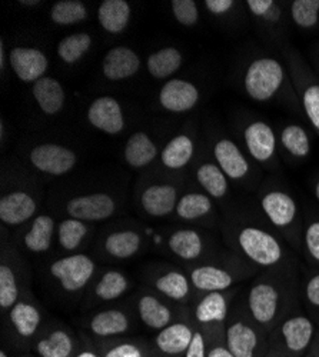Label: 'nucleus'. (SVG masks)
Instances as JSON below:
<instances>
[{
	"label": "nucleus",
	"instance_id": "18",
	"mask_svg": "<svg viewBox=\"0 0 319 357\" xmlns=\"http://www.w3.org/2000/svg\"><path fill=\"white\" fill-rule=\"evenodd\" d=\"M189 279L193 289L204 294L211 291H225L237 282L234 273L228 271L226 267L216 264H200L193 267Z\"/></svg>",
	"mask_w": 319,
	"mask_h": 357
},
{
	"label": "nucleus",
	"instance_id": "45",
	"mask_svg": "<svg viewBox=\"0 0 319 357\" xmlns=\"http://www.w3.org/2000/svg\"><path fill=\"white\" fill-rule=\"evenodd\" d=\"M304 245L308 256L319 264V220H313L305 227Z\"/></svg>",
	"mask_w": 319,
	"mask_h": 357
},
{
	"label": "nucleus",
	"instance_id": "21",
	"mask_svg": "<svg viewBox=\"0 0 319 357\" xmlns=\"http://www.w3.org/2000/svg\"><path fill=\"white\" fill-rule=\"evenodd\" d=\"M140 204L147 215L152 218H165L175 212L178 192L170 185H154L142 193Z\"/></svg>",
	"mask_w": 319,
	"mask_h": 357
},
{
	"label": "nucleus",
	"instance_id": "19",
	"mask_svg": "<svg viewBox=\"0 0 319 357\" xmlns=\"http://www.w3.org/2000/svg\"><path fill=\"white\" fill-rule=\"evenodd\" d=\"M36 202L26 192H12L0 199V219L8 226H19L36 213Z\"/></svg>",
	"mask_w": 319,
	"mask_h": 357
},
{
	"label": "nucleus",
	"instance_id": "23",
	"mask_svg": "<svg viewBox=\"0 0 319 357\" xmlns=\"http://www.w3.org/2000/svg\"><path fill=\"white\" fill-rule=\"evenodd\" d=\"M166 245L170 253L186 261L199 259L205 250L204 236L195 229H179L173 231L169 236Z\"/></svg>",
	"mask_w": 319,
	"mask_h": 357
},
{
	"label": "nucleus",
	"instance_id": "32",
	"mask_svg": "<svg viewBox=\"0 0 319 357\" xmlns=\"http://www.w3.org/2000/svg\"><path fill=\"white\" fill-rule=\"evenodd\" d=\"M158 155L152 139L143 132L132 135L125 147V159L132 167L148 166Z\"/></svg>",
	"mask_w": 319,
	"mask_h": 357
},
{
	"label": "nucleus",
	"instance_id": "54",
	"mask_svg": "<svg viewBox=\"0 0 319 357\" xmlns=\"http://www.w3.org/2000/svg\"><path fill=\"white\" fill-rule=\"evenodd\" d=\"M0 357H13V356L10 354V351L6 347H2V350H0Z\"/></svg>",
	"mask_w": 319,
	"mask_h": 357
},
{
	"label": "nucleus",
	"instance_id": "41",
	"mask_svg": "<svg viewBox=\"0 0 319 357\" xmlns=\"http://www.w3.org/2000/svg\"><path fill=\"white\" fill-rule=\"evenodd\" d=\"M92 45V38L88 33H75L69 35L57 46V53H59L64 62L72 65L80 61L82 56L89 50Z\"/></svg>",
	"mask_w": 319,
	"mask_h": 357
},
{
	"label": "nucleus",
	"instance_id": "31",
	"mask_svg": "<svg viewBox=\"0 0 319 357\" xmlns=\"http://www.w3.org/2000/svg\"><path fill=\"white\" fill-rule=\"evenodd\" d=\"M103 246L106 253L114 259H131L139 252L142 237L133 230L113 231L106 237Z\"/></svg>",
	"mask_w": 319,
	"mask_h": 357
},
{
	"label": "nucleus",
	"instance_id": "25",
	"mask_svg": "<svg viewBox=\"0 0 319 357\" xmlns=\"http://www.w3.org/2000/svg\"><path fill=\"white\" fill-rule=\"evenodd\" d=\"M102 357H159L152 343L142 339L119 337L96 344Z\"/></svg>",
	"mask_w": 319,
	"mask_h": 357
},
{
	"label": "nucleus",
	"instance_id": "8",
	"mask_svg": "<svg viewBox=\"0 0 319 357\" xmlns=\"http://www.w3.org/2000/svg\"><path fill=\"white\" fill-rule=\"evenodd\" d=\"M9 327L16 349L31 351L32 344L40 335L42 313L32 302L19 301L9 310Z\"/></svg>",
	"mask_w": 319,
	"mask_h": 357
},
{
	"label": "nucleus",
	"instance_id": "35",
	"mask_svg": "<svg viewBox=\"0 0 319 357\" xmlns=\"http://www.w3.org/2000/svg\"><path fill=\"white\" fill-rule=\"evenodd\" d=\"M129 289L128 278L119 271L105 272L95 284V296L101 302H112L122 297Z\"/></svg>",
	"mask_w": 319,
	"mask_h": 357
},
{
	"label": "nucleus",
	"instance_id": "14",
	"mask_svg": "<svg viewBox=\"0 0 319 357\" xmlns=\"http://www.w3.org/2000/svg\"><path fill=\"white\" fill-rule=\"evenodd\" d=\"M260 206L268 220L281 230H285L291 227L298 216V207L295 200L286 195L285 192L274 190L267 193L262 200H260Z\"/></svg>",
	"mask_w": 319,
	"mask_h": 357
},
{
	"label": "nucleus",
	"instance_id": "48",
	"mask_svg": "<svg viewBox=\"0 0 319 357\" xmlns=\"http://www.w3.org/2000/svg\"><path fill=\"white\" fill-rule=\"evenodd\" d=\"M304 294H305L306 305L315 312V314H318L319 313V273L311 276L306 280Z\"/></svg>",
	"mask_w": 319,
	"mask_h": 357
},
{
	"label": "nucleus",
	"instance_id": "59",
	"mask_svg": "<svg viewBox=\"0 0 319 357\" xmlns=\"http://www.w3.org/2000/svg\"><path fill=\"white\" fill-rule=\"evenodd\" d=\"M306 357H308V356H306Z\"/></svg>",
	"mask_w": 319,
	"mask_h": 357
},
{
	"label": "nucleus",
	"instance_id": "24",
	"mask_svg": "<svg viewBox=\"0 0 319 357\" xmlns=\"http://www.w3.org/2000/svg\"><path fill=\"white\" fill-rule=\"evenodd\" d=\"M245 142L248 151L258 162H267L275 153V135L274 130L264 122H255L245 130Z\"/></svg>",
	"mask_w": 319,
	"mask_h": 357
},
{
	"label": "nucleus",
	"instance_id": "10",
	"mask_svg": "<svg viewBox=\"0 0 319 357\" xmlns=\"http://www.w3.org/2000/svg\"><path fill=\"white\" fill-rule=\"evenodd\" d=\"M82 342L65 327L40 333L31 347V353L36 357H75Z\"/></svg>",
	"mask_w": 319,
	"mask_h": 357
},
{
	"label": "nucleus",
	"instance_id": "9",
	"mask_svg": "<svg viewBox=\"0 0 319 357\" xmlns=\"http://www.w3.org/2000/svg\"><path fill=\"white\" fill-rule=\"evenodd\" d=\"M196 331V324L177 320L156 332L152 346L159 357H184Z\"/></svg>",
	"mask_w": 319,
	"mask_h": 357
},
{
	"label": "nucleus",
	"instance_id": "50",
	"mask_svg": "<svg viewBox=\"0 0 319 357\" xmlns=\"http://www.w3.org/2000/svg\"><path fill=\"white\" fill-rule=\"evenodd\" d=\"M274 2L272 0H249L248 6L251 9V12L256 16H265L268 15V12L274 8Z\"/></svg>",
	"mask_w": 319,
	"mask_h": 357
},
{
	"label": "nucleus",
	"instance_id": "47",
	"mask_svg": "<svg viewBox=\"0 0 319 357\" xmlns=\"http://www.w3.org/2000/svg\"><path fill=\"white\" fill-rule=\"evenodd\" d=\"M208 347L209 340L207 333L204 331H200L199 327H196L193 339L184 357H208Z\"/></svg>",
	"mask_w": 319,
	"mask_h": 357
},
{
	"label": "nucleus",
	"instance_id": "53",
	"mask_svg": "<svg viewBox=\"0 0 319 357\" xmlns=\"http://www.w3.org/2000/svg\"><path fill=\"white\" fill-rule=\"evenodd\" d=\"M308 357H319V332H318V336L311 347V351L308 353Z\"/></svg>",
	"mask_w": 319,
	"mask_h": 357
},
{
	"label": "nucleus",
	"instance_id": "2",
	"mask_svg": "<svg viewBox=\"0 0 319 357\" xmlns=\"http://www.w3.org/2000/svg\"><path fill=\"white\" fill-rule=\"evenodd\" d=\"M246 309L249 317L268 335L288 314L285 313L283 291L276 283L267 279L258 280L251 286Z\"/></svg>",
	"mask_w": 319,
	"mask_h": 357
},
{
	"label": "nucleus",
	"instance_id": "20",
	"mask_svg": "<svg viewBox=\"0 0 319 357\" xmlns=\"http://www.w3.org/2000/svg\"><path fill=\"white\" fill-rule=\"evenodd\" d=\"M138 316L142 324L154 332H159L177 321L172 309L165 302H162L158 296L151 293L139 297Z\"/></svg>",
	"mask_w": 319,
	"mask_h": 357
},
{
	"label": "nucleus",
	"instance_id": "37",
	"mask_svg": "<svg viewBox=\"0 0 319 357\" xmlns=\"http://www.w3.org/2000/svg\"><path fill=\"white\" fill-rule=\"evenodd\" d=\"M89 233V227L84 222L68 218L61 222L57 227V241L66 252H75L79 249Z\"/></svg>",
	"mask_w": 319,
	"mask_h": 357
},
{
	"label": "nucleus",
	"instance_id": "38",
	"mask_svg": "<svg viewBox=\"0 0 319 357\" xmlns=\"http://www.w3.org/2000/svg\"><path fill=\"white\" fill-rule=\"evenodd\" d=\"M198 182L207 190L211 197L221 199L228 193V181L216 165L205 163L202 165L196 172Z\"/></svg>",
	"mask_w": 319,
	"mask_h": 357
},
{
	"label": "nucleus",
	"instance_id": "6",
	"mask_svg": "<svg viewBox=\"0 0 319 357\" xmlns=\"http://www.w3.org/2000/svg\"><path fill=\"white\" fill-rule=\"evenodd\" d=\"M229 297L226 291H211L200 297L193 309V323L204 331L208 340L223 339L225 323L229 317Z\"/></svg>",
	"mask_w": 319,
	"mask_h": 357
},
{
	"label": "nucleus",
	"instance_id": "5",
	"mask_svg": "<svg viewBox=\"0 0 319 357\" xmlns=\"http://www.w3.org/2000/svg\"><path fill=\"white\" fill-rule=\"evenodd\" d=\"M49 272L65 291L77 293L92 280L96 264L88 255L73 253L53 261Z\"/></svg>",
	"mask_w": 319,
	"mask_h": 357
},
{
	"label": "nucleus",
	"instance_id": "7",
	"mask_svg": "<svg viewBox=\"0 0 319 357\" xmlns=\"http://www.w3.org/2000/svg\"><path fill=\"white\" fill-rule=\"evenodd\" d=\"M283 82V69L275 59H259L246 70L245 89L248 95L258 100H269Z\"/></svg>",
	"mask_w": 319,
	"mask_h": 357
},
{
	"label": "nucleus",
	"instance_id": "52",
	"mask_svg": "<svg viewBox=\"0 0 319 357\" xmlns=\"http://www.w3.org/2000/svg\"><path fill=\"white\" fill-rule=\"evenodd\" d=\"M75 357H102V356H101L99 347L96 344H92L91 342L83 339Z\"/></svg>",
	"mask_w": 319,
	"mask_h": 357
},
{
	"label": "nucleus",
	"instance_id": "27",
	"mask_svg": "<svg viewBox=\"0 0 319 357\" xmlns=\"http://www.w3.org/2000/svg\"><path fill=\"white\" fill-rule=\"evenodd\" d=\"M215 158L222 172L230 178H241L249 170L248 162L241 153L238 146L228 139H223L216 143Z\"/></svg>",
	"mask_w": 319,
	"mask_h": 357
},
{
	"label": "nucleus",
	"instance_id": "43",
	"mask_svg": "<svg viewBox=\"0 0 319 357\" xmlns=\"http://www.w3.org/2000/svg\"><path fill=\"white\" fill-rule=\"evenodd\" d=\"M292 19L301 27H312L318 22L319 0H295L291 6Z\"/></svg>",
	"mask_w": 319,
	"mask_h": 357
},
{
	"label": "nucleus",
	"instance_id": "39",
	"mask_svg": "<svg viewBox=\"0 0 319 357\" xmlns=\"http://www.w3.org/2000/svg\"><path fill=\"white\" fill-rule=\"evenodd\" d=\"M19 282L12 266L2 263L0 266V307L10 310L19 302Z\"/></svg>",
	"mask_w": 319,
	"mask_h": 357
},
{
	"label": "nucleus",
	"instance_id": "30",
	"mask_svg": "<svg viewBox=\"0 0 319 357\" xmlns=\"http://www.w3.org/2000/svg\"><path fill=\"white\" fill-rule=\"evenodd\" d=\"M54 236V220L47 215L34 219L24 234V246L32 253H45L50 249Z\"/></svg>",
	"mask_w": 319,
	"mask_h": 357
},
{
	"label": "nucleus",
	"instance_id": "57",
	"mask_svg": "<svg viewBox=\"0 0 319 357\" xmlns=\"http://www.w3.org/2000/svg\"><path fill=\"white\" fill-rule=\"evenodd\" d=\"M315 195H316V199L319 200V182H318V185L315 186Z\"/></svg>",
	"mask_w": 319,
	"mask_h": 357
},
{
	"label": "nucleus",
	"instance_id": "3",
	"mask_svg": "<svg viewBox=\"0 0 319 357\" xmlns=\"http://www.w3.org/2000/svg\"><path fill=\"white\" fill-rule=\"evenodd\" d=\"M223 342L235 357H264L269 351L268 333L260 329L249 314L228 317Z\"/></svg>",
	"mask_w": 319,
	"mask_h": 357
},
{
	"label": "nucleus",
	"instance_id": "4",
	"mask_svg": "<svg viewBox=\"0 0 319 357\" xmlns=\"http://www.w3.org/2000/svg\"><path fill=\"white\" fill-rule=\"evenodd\" d=\"M242 255L259 267H275L283 260V248L276 237L256 226H245L237 234Z\"/></svg>",
	"mask_w": 319,
	"mask_h": 357
},
{
	"label": "nucleus",
	"instance_id": "49",
	"mask_svg": "<svg viewBox=\"0 0 319 357\" xmlns=\"http://www.w3.org/2000/svg\"><path fill=\"white\" fill-rule=\"evenodd\" d=\"M208 357H235V356L232 354L230 350L225 346L223 339H214V340H209Z\"/></svg>",
	"mask_w": 319,
	"mask_h": 357
},
{
	"label": "nucleus",
	"instance_id": "46",
	"mask_svg": "<svg viewBox=\"0 0 319 357\" xmlns=\"http://www.w3.org/2000/svg\"><path fill=\"white\" fill-rule=\"evenodd\" d=\"M304 107L312 125L319 129V86H309L304 93Z\"/></svg>",
	"mask_w": 319,
	"mask_h": 357
},
{
	"label": "nucleus",
	"instance_id": "42",
	"mask_svg": "<svg viewBox=\"0 0 319 357\" xmlns=\"http://www.w3.org/2000/svg\"><path fill=\"white\" fill-rule=\"evenodd\" d=\"M282 144L295 156L304 158L309 153V139L298 125H289L282 130Z\"/></svg>",
	"mask_w": 319,
	"mask_h": 357
},
{
	"label": "nucleus",
	"instance_id": "34",
	"mask_svg": "<svg viewBox=\"0 0 319 357\" xmlns=\"http://www.w3.org/2000/svg\"><path fill=\"white\" fill-rule=\"evenodd\" d=\"M193 155V142L186 135H179L173 137L162 151V162L169 169L184 167Z\"/></svg>",
	"mask_w": 319,
	"mask_h": 357
},
{
	"label": "nucleus",
	"instance_id": "28",
	"mask_svg": "<svg viewBox=\"0 0 319 357\" xmlns=\"http://www.w3.org/2000/svg\"><path fill=\"white\" fill-rule=\"evenodd\" d=\"M98 19L106 32L118 35L129 23L131 6L125 0H105L98 9Z\"/></svg>",
	"mask_w": 319,
	"mask_h": 357
},
{
	"label": "nucleus",
	"instance_id": "17",
	"mask_svg": "<svg viewBox=\"0 0 319 357\" xmlns=\"http://www.w3.org/2000/svg\"><path fill=\"white\" fill-rule=\"evenodd\" d=\"M159 100L166 110L173 113H184L195 107L199 100V92L195 84L186 80L173 79L162 87Z\"/></svg>",
	"mask_w": 319,
	"mask_h": 357
},
{
	"label": "nucleus",
	"instance_id": "22",
	"mask_svg": "<svg viewBox=\"0 0 319 357\" xmlns=\"http://www.w3.org/2000/svg\"><path fill=\"white\" fill-rule=\"evenodd\" d=\"M139 56L125 46L109 50L103 59V73L110 80L128 79L139 70Z\"/></svg>",
	"mask_w": 319,
	"mask_h": 357
},
{
	"label": "nucleus",
	"instance_id": "40",
	"mask_svg": "<svg viewBox=\"0 0 319 357\" xmlns=\"http://www.w3.org/2000/svg\"><path fill=\"white\" fill-rule=\"evenodd\" d=\"M86 15H88V10L79 0H61L50 9V19L56 24L62 26L79 23L86 17Z\"/></svg>",
	"mask_w": 319,
	"mask_h": 357
},
{
	"label": "nucleus",
	"instance_id": "56",
	"mask_svg": "<svg viewBox=\"0 0 319 357\" xmlns=\"http://www.w3.org/2000/svg\"><path fill=\"white\" fill-rule=\"evenodd\" d=\"M39 2H24V0H23V2H22V5H29V6H34V5H38Z\"/></svg>",
	"mask_w": 319,
	"mask_h": 357
},
{
	"label": "nucleus",
	"instance_id": "13",
	"mask_svg": "<svg viewBox=\"0 0 319 357\" xmlns=\"http://www.w3.org/2000/svg\"><path fill=\"white\" fill-rule=\"evenodd\" d=\"M89 333L99 340H112L119 339L129 333L132 323L128 317V314L124 310L119 309H107L98 312L94 314L88 324Z\"/></svg>",
	"mask_w": 319,
	"mask_h": 357
},
{
	"label": "nucleus",
	"instance_id": "51",
	"mask_svg": "<svg viewBox=\"0 0 319 357\" xmlns=\"http://www.w3.org/2000/svg\"><path fill=\"white\" fill-rule=\"evenodd\" d=\"M235 3L232 0H207L205 6L208 8L209 12L215 13V15H223L226 12H229Z\"/></svg>",
	"mask_w": 319,
	"mask_h": 357
},
{
	"label": "nucleus",
	"instance_id": "1",
	"mask_svg": "<svg viewBox=\"0 0 319 357\" xmlns=\"http://www.w3.org/2000/svg\"><path fill=\"white\" fill-rule=\"evenodd\" d=\"M318 332L319 326L309 314L289 313L268 335L269 351L282 357H306Z\"/></svg>",
	"mask_w": 319,
	"mask_h": 357
},
{
	"label": "nucleus",
	"instance_id": "15",
	"mask_svg": "<svg viewBox=\"0 0 319 357\" xmlns=\"http://www.w3.org/2000/svg\"><path fill=\"white\" fill-rule=\"evenodd\" d=\"M88 119L92 126L107 135L119 133L125 126L121 105L109 96L99 98L89 106Z\"/></svg>",
	"mask_w": 319,
	"mask_h": 357
},
{
	"label": "nucleus",
	"instance_id": "55",
	"mask_svg": "<svg viewBox=\"0 0 319 357\" xmlns=\"http://www.w3.org/2000/svg\"><path fill=\"white\" fill-rule=\"evenodd\" d=\"M264 357H282V356H279V354H275V353H272V351H268V354H265Z\"/></svg>",
	"mask_w": 319,
	"mask_h": 357
},
{
	"label": "nucleus",
	"instance_id": "33",
	"mask_svg": "<svg viewBox=\"0 0 319 357\" xmlns=\"http://www.w3.org/2000/svg\"><path fill=\"white\" fill-rule=\"evenodd\" d=\"M214 211L209 196L204 193H188L178 200L175 213L181 220L195 222L204 219Z\"/></svg>",
	"mask_w": 319,
	"mask_h": 357
},
{
	"label": "nucleus",
	"instance_id": "26",
	"mask_svg": "<svg viewBox=\"0 0 319 357\" xmlns=\"http://www.w3.org/2000/svg\"><path fill=\"white\" fill-rule=\"evenodd\" d=\"M34 96L40 110L49 116L59 113L65 103V91L62 84L53 77L43 76L34 84Z\"/></svg>",
	"mask_w": 319,
	"mask_h": 357
},
{
	"label": "nucleus",
	"instance_id": "44",
	"mask_svg": "<svg viewBox=\"0 0 319 357\" xmlns=\"http://www.w3.org/2000/svg\"><path fill=\"white\" fill-rule=\"evenodd\" d=\"M172 10L177 20L184 26H195L199 19V12L193 0H172Z\"/></svg>",
	"mask_w": 319,
	"mask_h": 357
},
{
	"label": "nucleus",
	"instance_id": "58",
	"mask_svg": "<svg viewBox=\"0 0 319 357\" xmlns=\"http://www.w3.org/2000/svg\"><path fill=\"white\" fill-rule=\"evenodd\" d=\"M19 357H36V356H34L32 353H31V354H29V353H27V354H22V356H19Z\"/></svg>",
	"mask_w": 319,
	"mask_h": 357
},
{
	"label": "nucleus",
	"instance_id": "29",
	"mask_svg": "<svg viewBox=\"0 0 319 357\" xmlns=\"http://www.w3.org/2000/svg\"><path fill=\"white\" fill-rule=\"evenodd\" d=\"M154 286L156 291L165 296L166 299L178 303H184L189 299L191 290L193 287L191 279L179 271H168L159 275L155 279Z\"/></svg>",
	"mask_w": 319,
	"mask_h": 357
},
{
	"label": "nucleus",
	"instance_id": "16",
	"mask_svg": "<svg viewBox=\"0 0 319 357\" xmlns=\"http://www.w3.org/2000/svg\"><path fill=\"white\" fill-rule=\"evenodd\" d=\"M10 66L22 82H38L47 69V57L34 47H15L10 52Z\"/></svg>",
	"mask_w": 319,
	"mask_h": 357
},
{
	"label": "nucleus",
	"instance_id": "11",
	"mask_svg": "<svg viewBox=\"0 0 319 357\" xmlns=\"http://www.w3.org/2000/svg\"><path fill=\"white\" fill-rule=\"evenodd\" d=\"M116 211L114 200L106 193H92L73 197L66 204L69 218L82 222H101L109 219Z\"/></svg>",
	"mask_w": 319,
	"mask_h": 357
},
{
	"label": "nucleus",
	"instance_id": "12",
	"mask_svg": "<svg viewBox=\"0 0 319 357\" xmlns=\"http://www.w3.org/2000/svg\"><path fill=\"white\" fill-rule=\"evenodd\" d=\"M32 165L40 172L61 176L76 165V155L68 147L59 144H39L31 152Z\"/></svg>",
	"mask_w": 319,
	"mask_h": 357
},
{
	"label": "nucleus",
	"instance_id": "36",
	"mask_svg": "<svg viewBox=\"0 0 319 357\" xmlns=\"http://www.w3.org/2000/svg\"><path fill=\"white\" fill-rule=\"evenodd\" d=\"M182 65V54L175 47H165L152 53L148 59L149 73L156 79H163L175 73Z\"/></svg>",
	"mask_w": 319,
	"mask_h": 357
}]
</instances>
